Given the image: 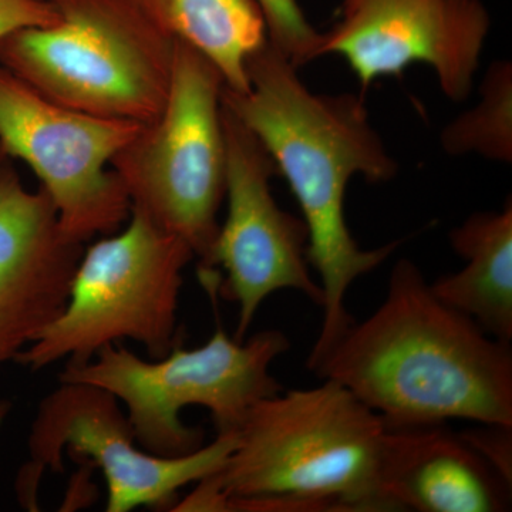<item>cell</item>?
I'll use <instances>...</instances> for the list:
<instances>
[{"label":"cell","mask_w":512,"mask_h":512,"mask_svg":"<svg viewBox=\"0 0 512 512\" xmlns=\"http://www.w3.org/2000/svg\"><path fill=\"white\" fill-rule=\"evenodd\" d=\"M0 153H2V150H0Z\"/></svg>","instance_id":"cell-22"},{"label":"cell","mask_w":512,"mask_h":512,"mask_svg":"<svg viewBox=\"0 0 512 512\" xmlns=\"http://www.w3.org/2000/svg\"><path fill=\"white\" fill-rule=\"evenodd\" d=\"M490 25L481 0H342L318 57H343L363 90L427 64L458 103L473 90Z\"/></svg>","instance_id":"cell-11"},{"label":"cell","mask_w":512,"mask_h":512,"mask_svg":"<svg viewBox=\"0 0 512 512\" xmlns=\"http://www.w3.org/2000/svg\"><path fill=\"white\" fill-rule=\"evenodd\" d=\"M83 251L63 234L46 191L28 190L0 153V365L63 311Z\"/></svg>","instance_id":"cell-12"},{"label":"cell","mask_w":512,"mask_h":512,"mask_svg":"<svg viewBox=\"0 0 512 512\" xmlns=\"http://www.w3.org/2000/svg\"><path fill=\"white\" fill-rule=\"evenodd\" d=\"M220 72L175 40L170 90L160 117L111 160L131 202L157 227L207 261L220 229L227 183Z\"/></svg>","instance_id":"cell-7"},{"label":"cell","mask_w":512,"mask_h":512,"mask_svg":"<svg viewBox=\"0 0 512 512\" xmlns=\"http://www.w3.org/2000/svg\"><path fill=\"white\" fill-rule=\"evenodd\" d=\"M52 2L43 0H0V37L23 28H43L59 22Z\"/></svg>","instance_id":"cell-19"},{"label":"cell","mask_w":512,"mask_h":512,"mask_svg":"<svg viewBox=\"0 0 512 512\" xmlns=\"http://www.w3.org/2000/svg\"><path fill=\"white\" fill-rule=\"evenodd\" d=\"M43 2H50V0H43Z\"/></svg>","instance_id":"cell-21"},{"label":"cell","mask_w":512,"mask_h":512,"mask_svg":"<svg viewBox=\"0 0 512 512\" xmlns=\"http://www.w3.org/2000/svg\"><path fill=\"white\" fill-rule=\"evenodd\" d=\"M119 399L86 383H60L37 407L28 441L29 463L19 471L20 504L36 510L46 471L63 473L64 456L89 461L107 483V512L136 508L173 510L181 488L197 484L224 466L237 434L217 433L208 446L180 457H160L136 446Z\"/></svg>","instance_id":"cell-8"},{"label":"cell","mask_w":512,"mask_h":512,"mask_svg":"<svg viewBox=\"0 0 512 512\" xmlns=\"http://www.w3.org/2000/svg\"><path fill=\"white\" fill-rule=\"evenodd\" d=\"M460 271L430 282L431 291L504 343L512 342V201L498 211L476 212L451 229Z\"/></svg>","instance_id":"cell-14"},{"label":"cell","mask_w":512,"mask_h":512,"mask_svg":"<svg viewBox=\"0 0 512 512\" xmlns=\"http://www.w3.org/2000/svg\"><path fill=\"white\" fill-rule=\"evenodd\" d=\"M311 372L346 387L387 429L512 426L511 343L441 302L410 259L394 264L379 308L353 320Z\"/></svg>","instance_id":"cell-2"},{"label":"cell","mask_w":512,"mask_h":512,"mask_svg":"<svg viewBox=\"0 0 512 512\" xmlns=\"http://www.w3.org/2000/svg\"><path fill=\"white\" fill-rule=\"evenodd\" d=\"M289 349L281 330L237 340L218 328L204 345L185 349L181 339L160 359L144 360L117 343L107 345L89 362L66 363L59 380L114 394L126 406L138 446L156 456L180 457L204 446V431L184 424L181 410L204 407L217 433H235L256 403L284 390L271 369Z\"/></svg>","instance_id":"cell-5"},{"label":"cell","mask_w":512,"mask_h":512,"mask_svg":"<svg viewBox=\"0 0 512 512\" xmlns=\"http://www.w3.org/2000/svg\"><path fill=\"white\" fill-rule=\"evenodd\" d=\"M247 74V92L224 86L222 103L258 138L301 207L309 265L322 289V326L308 357L312 370L353 322L345 306L349 289L400 244L375 249L357 244L345 214L349 183L357 175L387 183L399 165L359 94L313 93L298 67L269 42L249 57Z\"/></svg>","instance_id":"cell-1"},{"label":"cell","mask_w":512,"mask_h":512,"mask_svg":"<svg viewBox=\"0 0 512 512\" xmlns=\"http://www.w3.org/2000/svg\"><path fill=\"white\" fill-rule=\"evenodd\" d=\"M194 252L141 212L131 210L116 235L84 249L66 305L16 362L33 372L67 359L89 362L104 346L130 339L151 359L167 355L178 338V303Z\"/></svg>","instance_id":"cell-6"},{"label":"cell","mask_w":512,"mask_h":512,"mask_svg":"<svg viewBox=\"0 0 512 512\" xmlns=\"http://www.w3.org/2000/svg\"><path fill=\"white\" fill-rule=\"evenodd\" d=\"M387 511L503 512L511 487L447 424L387 429L382 463Z\"/></svg>","instance_id":"cell-13"},{"label":"cell","mask_w":512,"mask_h":512,"mask_svg":"<svg viewBox=\"0 0 512 512\" xmlns=\"http://www.w3.org/2000/svg\"><path fill=\"white\" fill-rule=\"evenodd\" d=\"M50 2L59 22L0 37V66L69 109L154 123L170 90L175 40L134 0Z\"/></svg>","instance_id":"cell-4"},{"label":"cell","mask_w":512,"mask_h":512,"mask_svg":"<svg viewBox=\"0 0 512 512\" xmlns=\"http://www.w3.org/2000/svg\"><path fill=\"white\" fill-rule=\"evenodd\" d=\"M264 13L268 42L295 67L319 59L322 33L313 28L298 0H256Z\"/></svg>","instance_id":"cell-17"},{"label":"cell","mask_w":512,"mask_h":512,"mask_svg":"<svg viewBox=\"0 0 512 512\" xmlns=\"http://www.w3.org/2000/svg\"><path fill=\"white\" fill-rule=\"evenodd\" d=\"M143 127L57 104L0 66V150L32 168L74 242L113 234L130 218V198L110 163Z\"/></svg>","instance_id":"cell-9"},{"label":"cell","mask_w":512,"mask_h":512,"mask_svg":"<svg viewBox=\"0 0 512 512\" xmlns=\"http://www.w3.org/2000/svg\"><path fill=\"white\" fill-rule=\"evenodd\" d=\"M460 434L504 483L512 487V426L477 424Z\"/></svg>","instance_id":"cell-18"},{"label":"cell","mask_w":512,"mask_h":512,"mask_svg":"<svg viewBox=\"0 0 512 512\" xmlns=\"http://www.w3.org/2000/svg\"><path fill=\"white\" fill-rule=\"evenodd\" d=\"M10 410H12V403L9 400H0V431H2L3 423L8 419Z\"/></svg>","instance_id":"cell-20"},{"label":"cell","mask_w":512,"mask_h":512,"mask_svg":"<svg viewBox=\"0 0 512 512\" xmlns=\"http://www.w3.org/2000/svg\"><path fill=\"white\" fill-rule=\"evenodd\" d=\"M158 29L200 52L231 92H247L249 57L268 42L256 0H134Z\"/></svg>","instance_id":"cell-15"},{"label":"cell","mask_w":512,"mask_h":512,"mask_svg":"<svg viewBox=\"0 0 512 512\" xmlns=\"http://www.w3.org/2000/svg\"><path fill=\"white\" fill-rule=\"evenodd\" d=\"M235 434L224 466L171 511H387V426L339 383L323 380L261 400Z\"/></svg>","instance_id":"cell-3"},{"label":"cell","mask_w":512,"mask_h":512,"mask_svg":"<svg viewBox=\"0 0 512 512\" xmlns=\"http://www.w3.org/2000/svg\"><path fill=\"white\" fill-rule=\"evenodd\" d=\"M227 147V217L207 261L200 265L205 289L218 275L215 293L238 305L234 338L247 339L256 313L269 296L296 291L320 308L322 289L308 261V228L282 210L272 194L278 174L258 138L222 103Z\"/></svg>","instance_id":"cell-10"},{"label":"cell","mask_w":512,"mask_h":512,"mask_svg":"<svg viewBox=\"0 0 512 512\" xmlns=\"http://www.w3.org/2000/svg\"><path fill=\"white\" fill-rule=\"evenodd\" d=\"M440 144L448 156H474L512 163V64L497 60L488 67L480 100L443 128Z\"/></svg>","instance_id":"cell-16"}]
</instances>
